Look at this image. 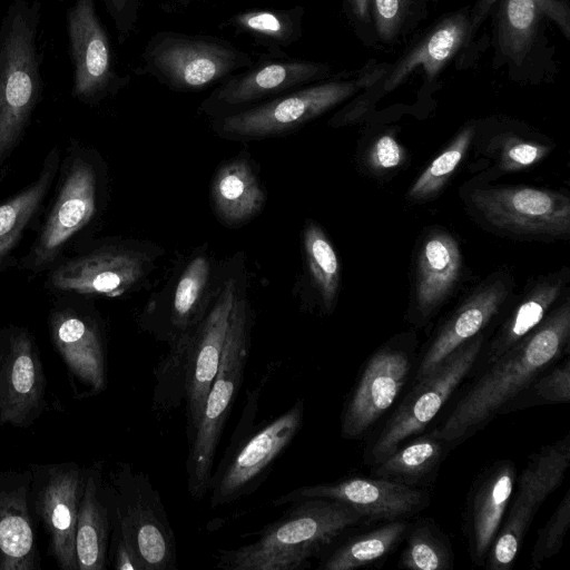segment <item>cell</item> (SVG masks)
I'll list each match as a JSON object with an SVG mask.
<instances>
[{
	"label": "cell",
	"instance_id": "obj_1",
	"mask_svg": "<svg viewBox=\"0 0 570 570\" xmlns=\"http://www.w3.org/2000/svg\"><path fill=\"white\" fill-rule=\"evenodd\" d=\"M246 281L244 255L237 254L219 269L202 321L169 345L168 353L155 367L153 410L167 412L184 401L188 441L198 429L218 368L234 301Z\"/></svg>",
	"mask_w": 570,
	"mask_h": 570
},
{
	"label": "cell",
	"instance_id": "obj_2",
	"mask_svg": "<svg viewBox=\"0 0 570 570\" xmlns=\"http://www.w3.org/2000/svg\"><path fill=\"white\" fill-rule=\"evenodd\" d=\"M570 338V302L550 311L520 342L488 364L432 433L455 445L488 424L533 380L561 358Z\"/></svg>",
	"mask_w": 570,
	"mask_h": 570
},
{
	"label": "cell",
	"instance_id": "obj_3",
	"mask_svg": "<svg viewBox=\"0 0 570 570\" xmlns=\"http://www.w3.org/2000/svg\"><path fill=\"white\" fill-rule=\"evenodd\" d=\"M262 529L257 539L234 549H219L216 567L223 570H299L356 525L361 514L331 499H306Z\"/></svg>",
	"mask_w": 570,
	"mask_h": 570
},
{
	"label": "cell",
	"instance_id": "obj_4",
	"mask_svg": "<svg viewBox=\"0 0 570 570\" xmlns=\"http://www.w3.org/2000/svg\"><path fill=\"white\" fill-rule=\"evenodd\" d=\"M278 365L268 364L256 384L246 391V404L239 421L209 479V505L213 509L256 492L303 425L302 399L276 417L255 423L263 390Z\"/></svg>",
	"mask_w": 570,
	"mask_h": 570
},
{
	"label": "cell",
	"instance_id": "obj_5",
	"mask_svg": "<svg viewBox=\"0 0 570 570\" xmlns=\"http://www.w3.org/2000/svg\"><path fill=\"white\" fill-rule=\"evenodd\" d=\"M253 326L254 312L247 296L246 281L234 301L218 368L198 429L188 441L187 489L196 501L203 500L208 493L222 434L245 377Z\"/></svg>",
	"mask_w": 570,
	"mask_h": 570
},
{
	"label": "cell",
	"instance_id": "obj_6",
	"mask_svg": "<svg viewBox=\"0 0 570 570\" xmlns=\"http://www.w3.org/2000/svg\"><path fill=\"white\" fill-rule=\"evenodd\" d=\"M114 532L135 550L141 570L178 568L175 533L159 492L130 463H118L104 479Z\"/></svg>",
	"mask_w": 570,
	"mask_h": 570
},
{
	"label": "cell",
	"instance_id": "obj_7",
	"mask_svg": "<svg viewBox=\"0 0 570 570\" xmlns=\"http://www.w3.org/2000/svg\"><path fill=\"white\" fill-rule=\"evenodd\" d=\"M39 4L16 0L0 26V160L17 140L40 92Z\"/></svg>",
	"mask_w": 570,
	"mask_h": 570
},
{
	"label": "cell",
	"instance_id": "obj_8",
	"mask_svg": "<svg viewBox=\"0 0 570 570\" xmlns=\"http://www.w3.org/2000/svg\"><path fill=\"white\" fill-rule=\"evenodd\" d=\"M254 63L232 43L204 36L158 32L142 52L145 71L176 91H200Z\"/></svg>",
	"mask_w": 570,
	"mask_h": 570
},
{
	"label": "cell",
	"instance_id": "obj_9",
	"mask_svg": "<svg viewBox=\"0 0 570 570\" xmlns=\"http://www.w3.org/2000/svg\"><path fill=\"white\" fill-rule=\"evenodd\" d=\"M357 81L306 85L249 108L212 119L213 131L228 140L250 141L302 127L352 97Z\"/></svg>",
	"mask_w": 570,
	"mask_h": 570
},
{
	"label": "cell",
	"instance_id": "obj_10",
	"mask_svg": "<svg viewBox=\"0 0 570 570\" xmlns=\"http://www.w3.org/2000/svg\"><path fill=\"white\" fill-rule=\"evenodd\" d=\"M484 337L480 333L458 347L432 372L415 382L371 443L366 461L374 464L409 438L422 432L445 405L478 361Z\"/></svg>",
	"mask_w": 570,
	"mask_h": 570
},
{
	"label": "cell",
	"instance_id": "obj_11",
	"mask_svg": "<svg viewBox=\"0 0 570 570\" xmlns=\"http://www.w3.org/2000/svg\"><path fill=\"white\" fill-rule=\"evenodd\" d=\"M570 465V433L533 453L517 482V494L488 551L485 567H512L524 535L544 500L562 483Z\"/></svg>",
	"mask_w": 570,
	"mask_h": 570
},
{
	"label": "cell",
	"instance_id": "obj_12",
	"mask_svg": "<svg viewBox=\"0 0 570 570\" xmlns=\"http://www.w3.org/2000/svg\"><path fill=\"white\" fill-rule=\"evenodd\" d=\"M33 517L48 537V554L61 570H78L76 527L86 468L76 462L31 463Z\"/></svg>",
	"mask_w": 570,
	"mask_h": 570
},
{
	"label": "cell",
	"instance_id": "obj_13",
	"mask_svg": "<svg viewBox=\"0 0 570 570\" xmlns=\"http://www.w3.org/2000/svg\"><path fill=\"white\" fill-rule=\"evenodd\" d=\"M470 202L485 224L515 236L560 238L570 233V200L558 191L490 187L472 191Z\"/></svg>",
	"mask_w": 570,
	"mask_h": 570
},
{
	"label": "cell",
	"instance_id": "obj_14",
	"mask_svg": "<svg viewBox=\"0 0 570 570\" xmlns=\"http://www.w3.org/2000/svg\"><path fill=\"white\" fill-rule=\"evenodd\" d=\"M409 338L393 340L364 364L341 416V436L360 439L394 404L415 366Z\"/></svg>",
	"mask_w": 570,
	"mask_h": 570
},
{
	"label": "cell",
	"instance_id": "obj_15",
	"mask_svg": "<svg viewBox=\"0 0 570 570\" xmlns=\"http://www.w3.org/2000/svg\"><path fill=\"white\" fill-rule=\"evenodd\" d=\"M47 376L27 330L0 333V435L6 426L28 429L47 409Z\"/></svg>",
	"mask_w": 570,
	"mask_h": 570
},
{
	"label": "cell",
	"instance_id": "obj_16",
	"mask_svg": "<svg viewBox=\"0 0 570 570\" xmlns=\"http://www.w3.org/2000/svg\"><path fill=\"white\" fill-rule=\"evenodd\" d=\"M324 63L301 59H271L254 62L222 81L200 104L199 110L210 119L229 115L327 75Z\"/></svg>",
	"mask_w": 570,
	"mask_h": 570
},
{
	"label": "cell",
	"instance_id": "obj_17",
	"mask_svg": "<svg viewBox=\"0 0 570 570\" xmlns=\"http://www.w3.org/2000/svg\"><path fill=\"white\" fill-rule=\"evenodd\" d=\"M331 499L356 510L362 519L394 521L412 517L430 503L428 492L383 478H345L293 489L272 501L278 508L306 499Z\"/></svg>",
	"mask_w": 570,
	"mask_h": 570
},
{
	"label": "cell",
	"instance_id": "obj_18",
	"mask_svg": "<svg viewBox=\"0 0 570 570\" xmlns=\"http://www.w3.org/2000/svg\"><path fill=\"white\" fill-rule=\"evenodd\" d=\"M219 268L205 248L194 252L176 275L165 301L146 308L141 326L157 340L174 344L204 317L218 278Z\"/></svg>",
	"mask_w": 570,
	"mask_h": 570
},
{
	"label": "cell",
	"instance_id": "obj_19",
	"mask_svg": "<svg viewBox=\"0 0 570 570\" xmlns=\"http://www.w3.org/2000/svg\"><path fill=\"white\" fill-rule=\"evenodd\" d=\"M158 255L147 243L102 248L58 268L52 283L62 291L118 297L145 279Z\"/></svg>",
	"mask_w": 570,
	"mask_h": 570
},
{
	"label": "cell",
	"instance_id": "obj_20",
	"mask_svg": "<svg viewBox=\"0 0 570 570\" xmlns=\"http://www.w3.org/2000/svg\"><path fill=\"white\" fill-rule=\"evenodd\" d=\"M67 29L73 67V94L83 100L101 98L121 86L114 66L108 35L95 0H76L68 11Z\"/></svg>",
	"mask_w": 570,
	"mask_h": 570
},
{
	"label": "cell",
	"instance_id": "obj_21",
	"mask_svg": "<svg viewBox=\"0 0 570 570\" xmlns=\"http://www.w3.org/2000/svg\"><path fill=\"white\" fill-rule=\"evenodd\" d=\"M31 480L29 468L0 472V570L41 569Z\"/></svg>",
	"mask_w": 570,
	"mask_h": 570
},
{
	"label": "cell",
	"instance_id": "obj_22",
	"mask_svg": "<svg viewBox=\"0 0 570 570\" xmlns=\"http://www.w3.org/2000/svg\"><path fill=\"white\" fill-rule=\"evenodd\" d=\"M52 344L66 365L79 397L100 394L107 387V348L98 325L73 312L53 314L50 321Z\"/></svg>",
	"mask_w": 570,
	"mask_h": 570
},
{
	"label": "cell",
	"instance_id": "obj_23",
	"mask_svg": "<svg viewBox=\"0 0 570 570\" xmlns=\"http://www.w3.org/2000/svg\"><path fill=\"white\" fill-rule=\"evenodd\" d=\"M508 281L494 278L480 285L442 323L417 362L415 382L432 372L458 347L480 334L504 305Z\"/></svg>",
	"mask_w": 570,
	"mask_h": 570
},
{
	"label": "cell",
	"instance_id": "obj_24",
	"mask_svg": "<svg viewBox=\"0 0 570 570\" xmlns=\"http://www.w3.org/2000/svg\"><path fill=\"white\" fill-rule=\"evenodd\" d=\"M515 466L501 460L483 471L468 500L464 531L472 561L483 564L501 527L515 485Z\"/></svg>",
	"mask_w": 570,
	"mask_h": 570
},
{
	"label": "cell",
	"instance_id": "obj_25",
	"mask_svg": "<svg viewBox=\"0 0 570 570\" xmlns=\"http://www.w3.org/2000/svg\"><path fill=\"white\" fill-rule=\"evenodd\" d=\"M97 177L94 167L76 159L69 169L57 202L40 236L38 263L52 258L63 244L95 215Z\"/></svg>",
	"mask_w": 570,
	"mask_h": 570
},
{
	"label": "cell",
	"instance_id": "obj_26",
	"mask_svg": "<svg viewBox=\"0 0 570 570\" xmlns=\"http://www.w3.org/2000/svg\"><path fill=\"white\" fill-rule=\"evenodd\" d=\"M462 265L460 246L451 234L434 230L423 239L415 266L414 307L417 322L428 321L446 301L459 282Z\"/></svg>",
	"mask_w": 570,
	"mask_h": 570
},
{
	"label": "cell",
	"instance_id": "obj_27",
	"mask_svg": "<svg viewBox=\"0 0 570 570\" xmlns=\"http://www.w3.org/2000/svg\"><path fill=\"white\" fill-rule=\"evenodd\" d=\"M210 199L217 219L227 227L242 226L262 213L266 190L247 156L238 155L217 168Z\"/></svg>",
	"mask_w": 570,
	"mask_h": 570
},
{
	"label": "cell",
	"instance_id": "obj_28",
	"mask_svg": "<svg viewBox=\"0 0 570 570\" xmlns=\"http://www.w3.org/2000/svg\"><path fill=\"white\" fill-rule=\"evenodd\" d=\"M100 462L86 468L85 485L76 527L78 570H105L109 563L111 514L104 491Z\"/></svg>",
	"mask_w": 570,
	"mask_h": 570
},
{
	"label": "cell",
	"instance_id": "obj_29",
	"mask_svg": "<svg viewBox=\"0 0 570 570\" xmlns=\"http://www.w3.org/2000/svg\"><path fill=\"white\" fill-rule=\"evenodd\" d=\"M494 0H482L469 17L458 12L444 19L433 31L394 68L385 82V90H393L416 67H423L425 73L433 78L442 67L460 50L472 33L473 27L483 18L484 12Z\"/></svg>",
	"mask_w": 570,
	"mask_h": 570
},
{
	"label": "cell",
	"instance_id": "obj_30",
	"mask_svg": "<svg viewBox=\"0 0 570 570\" xmlns=\"http://www.w3.org/2000/svg\"><path fill=\"white\" fill-rule=\"evenodd\" d=\"M569 278L568 269L538 279L518 301L489 344L487 365L520 342L549 314Z\"/></svg>",
	"mask_w": 570,
	"mask_h": 570
},
{
	"label": "cell",
	"instance_id": "obj_31",
	"mask_svg": "<svg viewBox=\"0 0 570 570\" xmlns=\"http://www.w3.org/2000/svg\"><path fill=\"white\" fill-rule=\"evenodd\" d=\"M552 19L568 37L570 12L567 1L501 0L499 12V45L502 52L520 62L529 52L540 16Z\"/></svg>",
	"mask_w": 570,
	"mask_h": 570
},
{
	"label": "cell",
	"instance_id": "obj_32",
	"mask_svg": "<svg viewBox=\"0 0 570 570\" xmlns=\"http://www.w3.org/2000/svg\"><path fill=\"white\" fill-rule=\"evenodd\" d=\"M453 444L432 432L400 444L373 464L370 476L396 481L410 487L426 483L438 471Z\"/></svg>",
	"mask_w": 570,
	"mask_h": 570
},
{
	"label": "cell",
	"instance_id": "obj_33",
	"mask_svg": "<svg viewBox=\"0 0 570 570\" xmlns=\"http://www.w3.org/2000/svg\"><path fill=\"white\" fill-rule=\"evenodd\" d=\"M409 523L405 519L354 535L322 558L323 570H352L372 564L389 556L404 539Z\"/></svg>",
	"mask_w": 570,
	"mask_h": 570
},
{
	"label": "cell",
	"instance_id": "obj_34",
	"mask_svg": "<svg viewBox=\"0 0 570 570\" xmlns=\"http://www.w3.org/2000/svg\"><path fill=\"white\" fill-rule=\"evenodd\" d=\"M302 10L248 9L230 16L225 24L265 47L272 53L294 45L301 36Z\"/></svg>",
	"mask_w": 570,
	"mask_h": 570
},
{
	"label": "cell",
	"instance_id": "obj_35",
	"mask_svg": "<svg viewBox=\"0 0 570 570\" xmlns=\"http://www.w3.org/2000/svg\"><path fill=\"white\" fill-rule=\"evenodd\" d=\"M302 244L307 276L325 314H331L337 302L341 269L337 254L322 229L308 220L302 233Z\"/></svg>",
	"mask_w": 570,
	"mask_h": 570
},
{
	"label": "cell",
	"instance_id": "obj_36",
	"mask_svg": "<svg viewBox=\"0 0 570 570\" xmlns=\"http://www.w3.org/2000/svg\"><path fill=\"white\" fill-rule=\"evenodd\" d=\"M397 567L411 570H452L453 551L449 538L431 519L410 524Z\"/></svg>",
	"mask_w": 570,
	"mask_h": 570
},
{
	"label": "cell",
	"instance_id": "obj_37",
	"mask_svg": "<svg viewBox=\"0 0 570 570\" xmlns=\"http://www.w3.org/2000/svg\"><path fill=\"white\" fill-rule=\"evenodd\" d=\"M57 158L46 166L41 176L31 186L0 205V259L12 247L37 212L55 176Z\"/></svg>",
	"mask_w": 570,
	"mask_h": 570
},
{
	"label": "cell",
	"instance_id": "obj_38",
	"mask_svg": "<svg viewBox=\"0 0 570 570\" xmlns=\"http://www.w3.org/2000/svg\"><path fill=\"white\" fill-rule=\"evenodd\" d=\"M473 136V126L461 130L450 145L421 173L409 189V198L419 202L435 196L464 158Z\"/></svg>",
	"mask_w": 570,
	"mask_h": 570
},
{
	"label": "cell",
	"instance_id": "obj_39",
	"mask_svg": "<svg viewBox=\"0 0 570 570\" xmlns=\"http://www.w3.org/2000/svg\"><path fill=\"white\" fill-rule=\"evenodd\" d=\"M569 525L570 491L567 490L546 524L538 531V537L531 552L532 569L541 568L546 560L560 551Z\"/></svg>",
	"mask_w": 570,
	"mask_h": 570
},
{
	"label": "cell",
	"instance_id": "obj_40",
	"mask_svg": "<svg viewBox=\"0 0 570 570\" xmlns=\"http://www.w3.org/2000/svg\"><path fill=\"white\" fill-rule=\"evenodd\" d=\"M527 390H531L535 399L543 403H568L570 401V362L542 372Z\"/></svg>",
	"mask_w": 570,
	"mask_h": 570
},
{
	"label": "cell",
	"instance_id": "obj_41",
	"mask_svg": "<svg viewBox=\"0 0 570 570\" xmlns=\"http://www.w3.org/2000/svg\"><path fill=\"white\" fill-rule=\"evenodd\" d=\"M549 150L543 144L517 139L504 145L499 165L503 170H519L539 163Z\"/></svg>",
	"mask_w": 570,
	"mask_h": 570
},
{
	"label": "cell",
	"instance_id": "obj_42",
	"mask_svg": "<svg viewBox=\"0 0 570 570\" xmlns=\"http://www.w3.org/2000/svg\"><path fill=\"white\" fill-rule=\"evenodd\" d=\"M409 0H373L376 30L383 40L392 39L404 18Z\"/></svg>",
	"mask_w": 570,
	"mask_h": 570
},
{
	"label": "cell",
	"instance_id": "obj_43",
	"mask_svg": "<svg viewBox=\"0 0 570 570\" xmlns=\"http://www.w3.org/2000/svg\"><path fill=\"white\" fill-rule=\"evenodd\" d=\"M403 160L402 146L391 135H382L368 151V163L376 170L396 168Z\"/></svg>",
	"mask_w": 570,
	"mask_h": 570
},
{
	"label": "cell",
	"instance_id": "obj_44",
	"mask_svg": "<svg viewBox=\"0 0 570 570\" xmlns=\"http://www.w3.org/2000/svg\"><path fill=\"white\" fill-rule=\"evenodd\" d=\"M122 39L134 30L138 20V0H100Z\"/></svg>",
	"mask_w": 570,
	"mask_h": 570
},
{
	"label": "cell",
	"instance_id": "obj_45",
	"mask_svg": "<svg viewBox=\"0 0 570 570\" xmlns=\"http://www.w3.org/2000/svg\"><path fill=\"white\" fill-rule=\"evenodd\" d=\"M109 562L116 570H141L134 548L114 531L110 535Z\"/></svg>",
	"mask_w": 570,
	"mask_h": 570
},
{
	"label": "cell",
	"instance_id": "obj_46",
	"mask_svg": "<svg viewBox=\"0 0 570 570\" xmlns=\"http://www.w3.org/2000/svg\"><path fill=\"white\" fill-rule=\"evenodd\" d=\"M350 3L358 19H366L368 17L370 0H350Z\"/></svg>",
	"mask_w": 570,
	"mask_h": 570
},
{
	"label": "cell",
	"instance_id": "obj_47",
	"mask_svg": "<svg viewBox=\"0 0 570 570\" xmlns=\"http://www.w3.org/2000/svg\"><path fill=\"white\" fill-rule=\"evenodd\" d=\"M180 6H189L194 2L202 1V0H171Z\"/></svg>",
	"mask_w": 570,
	"mask_h": 570
}]
</instances>
